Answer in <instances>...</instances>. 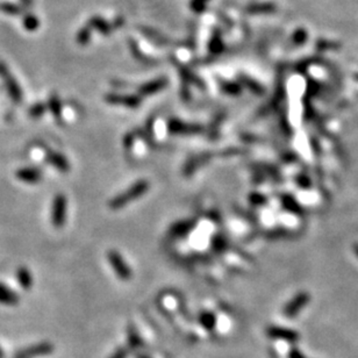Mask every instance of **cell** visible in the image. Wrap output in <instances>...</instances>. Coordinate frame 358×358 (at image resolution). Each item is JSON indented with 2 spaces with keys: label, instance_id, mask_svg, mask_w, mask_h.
Returning a JSON list of instances; mask_svg holds the SVG:
<instances>
[{
  "label": "cell",
  "instance_id": "obj_3",
  "mask_svg": "<svg viewBox=\"0 0 358 358\" xmlns=\"http://www.w3.org/2000/svg\"><path fill=\"white\" fill-rule=\"evenodd\" d=\"M311 296L306 292H301V293L296 294L291 301L287 302V305L285 306L284 309V314L286 315L287 318H294L298 315L300 312L302 311L303 307H305L307 303L310 302Z\"/></svg>",
  "mask_w": 358,
  "mask_h": 358
},
{
  "label": "cell",
  "instance_id": "obj_15",
  "mask_svg": "<svg viewBox=\"0 0 358 358\" xmlns=\"http://www.w3.org/2000/svg\"><path fill=\"white\" fill-rule=\"evenodd\" d=\"M49 109L52 111V113L54 114V117L55 118H60L61 117V103L60 100L55 95H53L52 98L49 100Z\"/></svg>",
  "mask_w": 358,
  "mask_h": 358
},
{
  "label": "cell",
  "instance_id": "obj_21",
  "mask_svg": "<svg viewBox=\"0 0 358 358\" xmlns=\"http://www.w3.org/2000/svg\"><path fill=\"white\" fill-rule=\"evenodd\" d=\"M4 355H5V353H4L2 348H0V358H4Z\"/></svg>",
  "mask_w": 358,
  "mask_h": 358
},
{
  "label": "cell",
  "instance_id": "obj_12",
  "mask_svg": "<svg viewBox=\"0 0 358 358\" xmlns=\"http://www.w3.org/2000/svg\"><path fill=\"white\" fill-rule=\"evenodd\" d=\"M0 10H2L4 13H6L9 15H19V14H21V12H22L21 6H19V5H17V4H13V3L0 4Z\"/></svg>",
  "mask_w": 358,
  "mask_h": 358
},
{
  "label": "cell",
  "instance_id": "obj_6",
  "mask_svg": "<svg viewBox=\"0 0 358 358\" xmlns=\"http://www.w3.org/2000/svg\"><path fill=\"white\" fill-rule=\"evenodd\" d=\"M17 177L19 180L26 184H37L41 182L43 173L38 168L35 167H25L19 169L17 171Z\"/></svg>",
  "mask_w": 358,
  "mask_h": 358
},
{
  "label": "cell",
  "instance_id": "obj_2",
  "mask_svg": "<svg viewBox=\"0 0 358 358\" xmlns=\"http://www.w3.org/2000/svg\"><path fill=\"white\" fill-rule=\"evenodd\" d=\"M67 215V198L64 194H57L53 201L52 221L55 228H62Z\"/></svg>",
  "mask_w": 358,
  "mask_h": 358
},
{
  "label": "cell",
  "instance_id": "obj_11",
  "mask_svg": "<svg viewBox=\"0 0 358 358\" xmlns=\"http://www.w3.org/2000/svg\"><path fill=\"white\" fill-rule=\"evenodd\" d=\"M17 280L24 290H29L33 286V276L28 269L21 267L17 271Z\"/></svg>",
  "mask_w": 358,
  "mask_h": 358
},
{
  "label": "cell",
  "instance_id": "obj_9",
  "mask_svg": "<svg viewBox=\"0 0 358 358\" xmlns=\"http://www.w3.org/2000/svg\"><path fill=\"white\" fill-rule=\"evenodd\" d=\"M110 261H111L112 267H113V268L115 269V271H117L119 277H121L122 279L129 278V277H130L129 269H128V267H127V265L125 264V262H122L121 257L119 256L117 252H112V253H111Z\"/></svg>",
  "mask_w": 358,
  "mask_h": 358
},
{
  "label": "cell",
  "instance_id": "obj_7",
  "mask_svg": "<svg viewBox=\"0 0 358 358\" xmlns=\"http://www.w3.org/2000/svg\"><path fill=\"white\" fill-rule=\"evenodd\" d=\"M0 303L6 306H15L19 303V295L3 283H0Z\"/></svg>",
  "mask_w": 358,
  "mask_h": 358
},
{
  "label": "cell",
  "instance_id": "obj_13",
  "mask_svg": "<svg viewBox=\"0 0 358 358\" xmlns=\"http://www.w3.org/2000/svg\"><path fill=\"white\" fill-rule=\"evenodd\" d=\"M38 25H40V22H38L35 15L27 14L24 18V27L27 30H29V32H34V30L37 29Z\"/></svg>",
  "mask_w": 358,
  "mask_h": 358
},
{
  "label": "cell",
  "instance_id": "obj_19",
  "mask_svg": "<svg viewBox=\"0 0 358 358\" xmlns=\"http://www.w3.org/2000/svg\"><path fill=\"white\" fill-rule=\"evenodd\" d=\"M22 6L25 7H32L33 6V0H20Z\"/></svg>",
  "mask_w": 358,
  "mask_h": 358
},
{
  "label": "cell",
  "instance_id": "obj_1",
  "mask_svg": "<svg viewBox=\"0 0 358 358\" xmlns=\"http://www.w3.org/2000/svg\"><path fill=\"white\" fill-rule=\"evenodd\" d=\"M0 78L4 80L6 91L9 92V95L14 103H21L24 100V92H22L19 83L15 80L14 76L10 72V69L7 65L0 61Z\"/></svg>",
  "mask_w": 358,
  "mask_h": 358
},
{
  "label": "cell",
  "instance_id": "obj_16",
  "mask_svg": "<svg viewBox=\"0 0 358 358\" xmlns=\"http://www.w3.org/2000/svg\"><path fill=\"white\" fill-rule=\"evenodd\" d=\"M44 112H45V106L43 105V104L37 103V104H35V105H33L32 107H30L28 113H29V117L37 119V118H41L42 115L44 114Z\"/></svg>",
  "mask_w": 358,
  "mask_h": 358
},
{
  "label": "cell",
  "instance_id": "obj_10",
  "mask_svg": "<svg viewBox=\"0 0 358 358\" xmlns=\"http://www.w3.org/2000/svg\"><path fill=\"white\" fill-rule=\"evenodd\" d=\"M147 190V184L145 183H140L137 184L135 187H133V190H130L129 192H127V194H122L121 197H119L117 200H115V202H113V206H121L122 203L128 202L129 200H132V197H136V195H140L141 193H143V192Z\"/></svg>",
  "mask_w": 358,
  "mask_h": 358
},
{
  "label": "cell",
  "instance_id": "obj_20",
  "mask_svg": "<svg viewBox=\"0 0 358 358\" xmlns=\"http://www.w3.org/2000/svg\"><path fill=\"white\" fill-rule=\"evenodd\" d=\"M353 251H355V253L358 257V243H355V245H353Z\"/></svg>",
  "mask_w": 358,
  "mask_h": 358
},
{
  "label": "cell",
  "instance_id": "obj_18",
  "mask_svg": "<svg viewBox=\"0 0 358 358\" xmlns=\"http://www.w3.org/2000/svg\"><path fill=\"white\" fill-rule=\"evenodd\" d=\"M126 357H127V351L125 349H119L118 351L112 356V358H126Z\"/></svg>",
  "mask_w": 358,
  "mask_h": 358
},
{
  "label": "cell",
  "instance_id": "obj_17",
  "mask_svg": "<svg viewBox=\"0 0 358 358\" xmlns=\"http://www.w3.org/2000/svg\"><path fill=\"white\" fill-rule=\"evenodd\" d=\"M288 358H306V357L303 356L302 353L299 351V350L293 349V350H291L290 353H288Z\"/></svg>",
  "mask_w": 358,
  "mask_h": 358
},
{
  "label": "cell",
  "instance_id": "obj_14",
  "mask_svg": "<svg viewBox=\"0 0 358 358\" xmlns=\"http://www.w3.org/2000/svg\"><path fill=\"white\" fill-rule=\"evenodd\" d=\"M200 323H201L206 329L212 330L215 326V317L212 313H209V312H207V313H202L200 315Z\"/></svg>",
  "mask_w": 358,
  "mask_h": 358
},
{
  "label": "cell",
  "instance_id": "obj_4",
  "mask_svg": "<svg viewBox=\"0 0 358 358\" xmlns=\"http://www.w3.org/2000/svg\"><path fill=\"white\" fill-rule=\"evenodd\" d=\"M54 346L48 342H42L35 345L29 346V348L22 349L15 353V358H34L38 356H45L52 353Z\"/></svg>",
  "mask_w": 358,
  "mask_h": 358
},
{
  "label": "cell",
  "instance_id": "obj_8",
  "mask_svg": "<svg viewBox=\"0 0 358 358\" xmlns=\"http://www.w3.org/2000/svg\"><path fill=\"white\" fill-rule=\"evenodd\" d=\"M45 161H47L49 164H52L54 168L59 169L60 171H69V162L63 155H61L59 152L48 151L47 155H45Z\"/></svg>",
  "mask_w": 358,
  "mask_h": 358
},
{
  "label": "cell",
  "instance_id": "obj_5",
  "mask_svg": "<svg viewBox=\"0 0 358 358\" xmlns=\"http://www.w3.org/2000/svg\"><path fill=\"white\" fill-rule=\"evenodd\" d=\"M267 333L271 338H275V340H283L286 342H296L299 340V334L294 332V330L285 328V327H278V326H272L269 327Z\"/></svg>",
  "mask_w": 358,
  "mask_h": 358
}]
</instances>
